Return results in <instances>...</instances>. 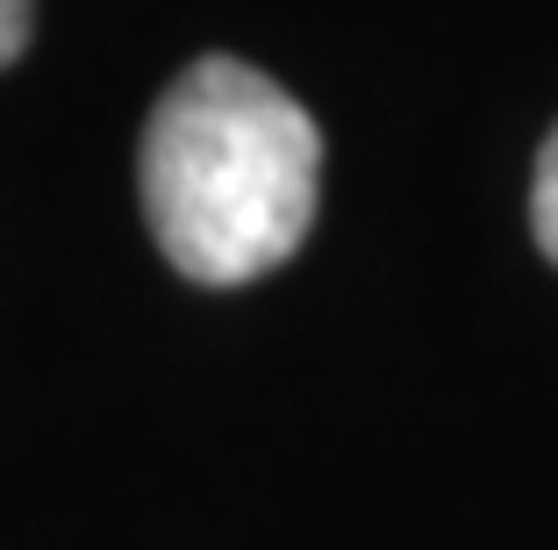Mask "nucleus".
<instances>
[{"instance_id": "nucleus-1", "label": "nucleus", "mask_w": 558, "mask_h": 550, "mask_svg": "<svg viewBox=\"0 0 558 550\" xmlns=\"http://www.w3.org/2000/svg\"><path fill=\"white\" fill-rule=\"evenodd\" d=\"M144 222L194 286H251L301 250L323 194L308 108L244 58H201L144 130Z\"/></svg>"}, {"instance_id": "nucleus-2", "label": "nucleus", "mask_w": 558, "mask_h": 550, "mask_svg": "<svg viewBox=\"0 0 558 550\" xmlns=\"http://www.w3.org/2000/svg\"><path fill=\"white\" fill-rule=\"evenodd\" d=\"M530 229H537V250L558 265V130L537 150V186H530Z\"/></svg>"}, {"instance_id": "nucleus-3", "label": "nucleus", "mask_w": 558, "mask_h": 550, "mask_svg": "<svg viewBox=\"0 0 558 550\" xmlns=\"http://www.w3.org/2000/svg\"><path fill=\"white\" fill-rule=\"evenodd\" d=\"M29 29H36V0H0V65H15L29 50Z\"/></svg>"}]
</instances>
